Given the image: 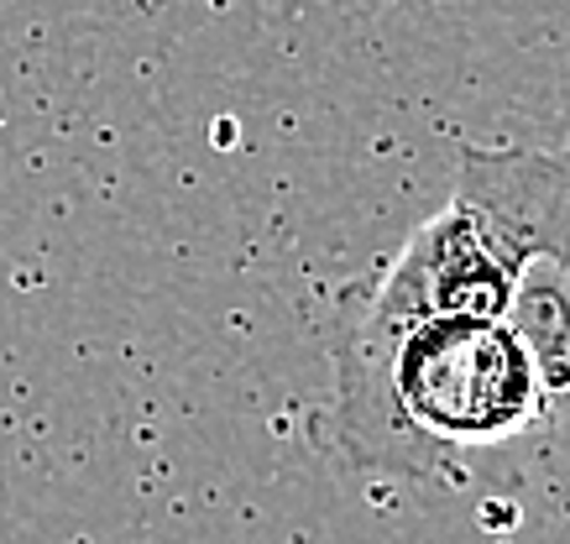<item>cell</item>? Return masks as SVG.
<instances>
[{
	"mask_svg": "<svg viewBox=\"0 0 570 544\" xmlns=\"http://www.w3.org/2000/svg\"><path fill=\"white\" fill-rule=\"evenodd\" d=\"M309 445L356 482H539V387L508 319L372 330L330 315V393Z\"/></svg>",
	"mask_w": 570,
	"mask_h": 544,
	"instance_id": "6da1fadb",
	"label": "cell"
},
{
	"mask_svg": "<svg viewBox=\"0 0 570 544\" xmlns=\"http://www.w3.org/2000/svg\"><path fill=\"white\" fill-rule=\"evenodd\" d=\"M534 257H570V147H455L445 210L403 241L393 263L341 283L330 315L403 330L419 319H502Z\"/></svg>",
	"mask_w": 570,
	"mask_h": 544,
	"instance_id": "7a4b0ae2",
	"label": "cell"
},
{
	"mask_svg": "<svg viewBox=\"0 0 570 544\" xmlns=\"http://www.w3.org/2000/svg\"><path fill=\"white\" fill-rule=\"evenodd\" d=\"M502 319L539 387V482L570 497V257H534L523 267Z\"/></svg>",
	"mask_w": 570,
	"mask_h": 544,
	"instance_id": "3957f363",
	"label": "cell"
}]
</instances>
